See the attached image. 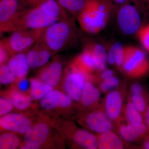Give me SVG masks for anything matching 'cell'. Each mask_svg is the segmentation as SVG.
<instances>
[{
  "mask_svg": "<svg viewBox=\"0 0 149 149\" xmlns=\"http://www.w3.org/2000/svg\"><path fill=\"white\" fill-rule=\"evenodd\" d=\"M114 10L110 0H87L77 17L80 28L89 34L99 33L106 27Z\"/></svg>",
  "mask_w": 149,
  "mask_h": 149,
  "instance_id": "1",
  "label": "cell"
},
{
  "mask_svg": "<svg viewBox=\"0 0 149 149\" xmlns=\"http://www.w3.org/2000/svg\"><path fill=\"white\" fill-rule=\"evenodd\" d=\"M148 6L140 0H130L116 9V23L118 29L123 35H137L144 24L145 13Z\"/></svg>",
  "mask_w": 149,
  "mask_h": 149,
  "instance_id": "2",
  "label": "cell"
},
{
  "mask_svg": "<svg viewBox=\"0 0 149 149\" xmlns=\"http://www.w3.org/2000/svg\"><path fill=\"white\" fill-rule=\"evenodd\" d=\"M74 18L58 21L46 28L38 41L55 54L67 48L77 36Z\"/></svg>",
  "mask_w": 149,
  "mask_h": 149,
  "instance_id": "3",
  "label": "cell"
},
{
  "mask_svg": "<svg viewBox=\"0 0 149 149\" xmlns=\"http://www.w3.org/2000/svg\"><path fill=\"white\" fill-rule=\"evenodd\" d=\"M58 22L48 16L37 6L21 9L4 31L42 29Z\"/></svg>",
  "mask_w": 149,
  "mask_h": 149,
  "instance_id": "4",
  "label": "cell"
},
{
  "mask_svg": "<svg viewBox=\"0 0 149 149\" xmlns=\"http://www.w3.org/2000/svg\"><path fill=\"white\" fill-rule=\"evenodd\" d=\"M46 28L17 30L12 32L10 35L2 39L13 56L29 50L39 40Z\"/></svg>",
  "mask_w": 149,
  "mask_h": 149,
  "instance_id": "5",
  "label": "cell"
},
{
  "mask_svg": "<svg viewBox=\"0 0 149 149\" xmlns=\"http://www.w3.org/2000/svg\"><path fill=\"white\" fill-rule=\"evenodd\" d=\"M123 70L132 76L144 74L149 69L146 53L141 49L133 46H125V54Z\"/></svg>",
  "mask_w": 149,
  "mask_h": 149,
  "instance_id": "6",
  "label": "cell"
},
{
  "mask_svg": "<svg viewBox=\"0 0 149 149\" xmlns=\"http://www.w3.org/2000/svg\"><path fill=\"white\" fill-rule=\"evenodd\" d=\"M64 74L65 91L72 100L79 101L85 87L87 74L79 70L72 63L67 68Z\"/></svg>",
  "mask_w": 149,
  "mask_h": 149,
  "instance_id": "7",
  "label": "cell"
},
{
  "mask_svg": "<svg viewBox=\"0 0 149 149\" xmlns=\"http://www.w3.org/2000/svg\"><path fill=\"white\" fill-rule=\"evenodd\" d=\"M51 128L47 123L40 122L32 125L24 134V145L22 149L42 148L51 136Z\"/></svg>",
  "mask_w": 149,
  "mask_h": 149,
  "instance_id": "8",
  "label": "cell"
},
{
  "mask_svg": "<svg viewBox=\"0 0 149 149\" xmlns=\"http://www.w3.org/2000/svg\"><path fill=\"white\" fill-rule=\"evenodd\" d=\"M32 125L29 118L19 113H8L0 118L1 128L19 134H25Z\"/></svg>",
  "mask_w": 149,
  "mask_h": 149,
  "instance_id": "9",
  "label": "cell"
},
{
  "mask_svg": "<svg viewBox=\"0 0 149 149\" xmlns=\"http://www.w3.org/2000/svg\"><path fill=\"white\" fill-rule=\"evenodd\" d=\"M60 58L57 56L50 63L43 66L38 72V78L53 87L56 86L61 80L63 71V64Z\"/></svg>",
  "mask_w": 149,
  "mask_h": 149,
  "instance_id": "10",
  "label": "cell"
},
{
  "mask_svg": "<svg viewBox=\"0 0 149 149\" xmlns=\"http://www.w3.org/2000/svg\"><path fill=\"white\" fill-rule=\"evenodd\" d=\"M54 54L49 48L38 40L27 52V61L29 68L34 69L44 66Z\"/></svg>",
  "mask_w": 149,
  "mask_h": 149,
  "instance_id": "11",
  "label": "cell"
},
{
  "mask_svg": "<svg viewBox=\"0 0 149 149\" xmlns=\"http://www.w3.org/2000/svg\"><path fill=\"white\" fill-rule=\"evenodd\" d=\"M72 99L59 91L52 90L41 99L40 105L47 110L65 109L70 106Z\"/></svg>",
  "mask_w": 149,
  "mask_h": 149,
  "instance_id": "12",
  "label": "cell"
},
{
  "mask_svg": "<svg viewBox=\"0 0 149 149\" xmlns=\"http://www.w3.org/2000/svg\"><path fill=\"white\" fill-rule=\"evenodd\" d=\"M22 9L19 0H0V32L6 28Z\"/></svg>",
  "mask_w": 149,
  "mask_h": 149,
  "instance_id": "13",
  "label": "cell"
},
{
  "mask_svg": "<svg viewBox=\"0 0 149 149\" xmlns=\"http://www.w3.org/2000/svg\"><path fill=\"white\" fill-rule=\"evenodd\" d=\"M111 120L106 113L95 111L87 116L86 123L91 130L96 133H102L111 130L113 125Z\"/></svg>",
  "mask_w": 149,
  "mask_h": 149,
  "instance_id": "14",
  "label": "cell"
},
{
  "mask_svg": "<svg viewBox=\"0 0 149 149\" xmlns=\"http://www.w3.org/2000/svg\"><path fill=\"white\" fill-rule=\"evenodd\" d=\"M27 52L13 55L8 62L10 71L17 79H24L29 72L30 68L27 61Z\"/></svg>",
  "mask_w": 149,
  "mask_h": 149,
  "instance_id": "15",
  "label": "cell"
},
{
  "mask_svg": "<svg viewBox=\"0 0 149 149\" xmlns=\"http://www.w3.org/2000/svg\"><path fill=\"white\" fill-rule=\"evenodd\" d=\"M36 6L58 21H66L72 18L70 17L67 12L62 7L57 0H43Z\"/></svg>",
  "mask_w": 149,
  "mask_h": 149,
  "instance_id": "16",
  "label": "cell"
},
{
  "mask_svg": "<svg viewBox=\"0 0 149 149\" xmlns=\"http://www.w3.org/2000/svg\"><path fill=\"white\" fill-rule=\"evenodd\" d=\"M72 64L86 74L97 70L96 63L93 54L88 48L85 47L82 53L75 59Z\"/></svg>",
  "mask_w": 149,
  "mask_h": 149,
  "instance_id": "17",
  "label": "cell"
},
{
  "mask_svg": "<svg viewBox=\"0 0 149 149\" xmlns=\"http://www.w3.org/2000/svg\"><path fill=\"white\" fill-rule=\"evenodd\" d=\"M72 141L78 146L87 149H96L99 147L98 139L87 130L78 129L73 133Z\"/></svg>",
  "mask_w": 149,
  "mask_h": 149,
  "instance_id": "18",
  "label": "cell"
},
{
  "mask_svg": "<svg viewBox=\"0 0 149 149\" xmlns=\"http://www.w3.org/2000/svg\"><path fill=\"white\" fill-rule=\"evenodd\" d=\"M122 106V100L120 93L116 91L110 92L106 100L107 114L111 120L116 119L120 115Z\"/></svg>",
  "mask_w": 149,
  "mask_h": 149,
  "instance_id": "19",
  "label": "cell"
},
{
  "mask_svg": "<svg viewBox=\"0 0 149 149\" xmlns=\"http://www.w3.org/2000/svg\"><path fill=\"white\" fill-rule=\"evenodd\" d=\"M93 54L95 61L97 70L101 71L106 69L108 63L107 51L102 44L95 42H90L85 45Z\"/></svg>",
  "mask_w": 149,
  "mask_h": 149,
  "instance_id": "20",
  "label": "cell"
},
{
  "mask_svg": "<svg viewBox=\"0 0 149 149\" xmlns=\"http://www.w3.org/2000/svg\"><path fill=\"white\" fill-rule=\"evenodd\" d=\"M146 125L143 123H130L120 128V135L123 139L128 142H132L146 133Z\"/></svg>",
  "mask_w": 149,
  "mask_h": 149,
  "instance_id": "21",
  "label": "cell"
},
{
  "mask_svg": "<svg viewBox=\"0 0 149 149\" xmlns=\"http://www.w3.org/2000/svg\"><path fill=\"white\" fill-rule=\"evenodd\" d=\"M107 51L108 62L111 65L122 68L125 54V46L119 42L114 43Z\"/></svg>",
  "mask_w": 149,
  "mask_h": 149,
  "instance_id": "22",
  "label": "cell"
},
{
  "mask_svg": "<svg viewBox=\"0 0 149 149\" xmlns=\"http://www.w3.org/2000/svg\"><path fill=\"white\" fill-rule=\"evenodd\" d=\"M98 143L99 149H121L123 148L118 136L111 130L101 133L98 138Z\"/></svg>",
  "mask_w": 149,
  "mask_h": 149,
  "instance_id": "23",
  "label": "cell"
},
{
  "mask_svg": "<svg viewBox=\"0 0 149 149\" xmlns=\"http://www.w3.org/2000/svg\"><path fill=\"white\" fill-rule=\"evenodd\" d=\"M29 96L33 100H41L50 91L53 90V86L44 83L39 78H33L30 82Z\"/></svg>",
  "mask_w": 149,
  "mask_h": 149,
  "instance_id": "24",
  "label": "cell"
},
{
  "mask_svg": "<svg viewBox=\"0 0 149 149\" xmlns=\"http://www.w3.org/2000/svg\"><path fill=\"white\" fill-rule=\"evenodd\" d=\"M100 96V92L98 89L88 82L85 83L80 100L84 106H90L97 101Z\"/></svg>",
  "mask_w": 149,
  "mask_h": 149,
  "instance_id": "25",
  "label": "cell"
},
{
  "mask_svg": "<svg viewBox=\"0 0 149 149\" xmlns=\"http://www.w3.org/2000/svg\"><path fill=\"white\" fill-rule=\"evenodd\" d=\"M62 7L76 18L84 8L87 0H57Z\"/></svg>",
  "mask_w": 149,
  "mask_h": 149,
  "instance_id": "26",
  "label": "cell"
},
{
  "mask_svg": "<svg viewBox=\"0 0 149 149\" xmlns=\"http://www.w3.org/2000/svg\"><path fill=\"white\" fill-rule=\"evenodd\" d=\"M9 97V99L12 102L14 107L19 110H24L28 108L33 100L30 96L24 95L17 91H11Z\"/></svg>",
  "mask_w": 149,
  "mask_h": 149,
  "instance_id": "27",
  "label": "cell"
},
{
  "mask_svg": "<svg viewBox=\"0 0 149 149\" xmlns=\"http://www.w3.org/2000/svg\"><path fill=\"white\" fill-rule=\"evenodd\" d=\"M18 136L11 133H5L0 136V149H15L21 145Z\"/></svg>",
  "mask_w": 149,
  "mask_h": 149,
  "instance_id": "28",
  "label": "cell"
},
{
  "mask_svg": "<svg viewBox=\"0 0 149 149\" xmlns=\"http://www.w3.org/2000/svg\"><path fill=\"white\" fill-rule=\"evenodd\" d=\"M16 77L12 72L8 65L6 64L1 65L0 68V83L3 85L11 84L15 81Z\"/></svg>",
  "mask_w": 149,
  "mask_h": 149,
  "instance_id": "29",
  "label": "cell"
},
{
  "mask_svg": "<svg viewBox=\"0 0 149 149\" xmlns=\"http://www.w3.org/2000/svg\"><path fill=\"white\" fill-rule=\"evenodd\" d=\"M126 116L129 123H142V117L140 112L132 102L128 103L126 107Z\"/></svg>",
  "mask_w": 149,
  "mask_h": 149,
  "instance_id": "30",
  "label": "cell"
},
{
  "mask_svg": "<svg viewBox=\"0 0 149 149\" xmlns=\"http://www.w3.org/2000/svg\"><path fill=\"white\" fill-rule=\"evenodd\" d=\"M136 35L142 46L149 52V23L141 27Z\"/></svg>",
  "mask_w": 149,
  "mask_h": 149,
  "instance_id": "31",
  "label": "cell"
},
{
  "mask_svg": "<svg viewBox=\"0 0 149 149\" xmlns=\"http://www.w3.org/2000/svg\"><path fill=\"white\" fill-rule=\"evenodd\" d=\"M119 81L117 77L113 76L109 78L103 80L101 83L100 88L102 92H106L117 87Z\"/></svg>",
  "mask_w": 149,
  "mask_h": 149,
  "instance_id": "32",
  "label": "cell"
},
{
  "mask_svg": "<svg viewBox=\"0 0 149 149\" xmlns=\"http://www.w3.org/2000/svg\"><path fill=\"white\" fill-rule=\"evenodd\" d=\"M14 106L11 101L8 98H0V116L1 117L8 114L13 110Z\"/></svg>",
  "mask_w": 149,
  "mask_h": 149,
  "instance_id": "33",
  "label": "cell"
},
{
  "mask_svg": "<svg viewBox=\"0 0 149 149\" xmlns=\"http://www.w3.org/2000/svg\"><path fill=\"white\" fill-rule=\"evenodd\" d=\"M11 54L6 46L3 40L2 39L0 41V64H6L8 62L12 56Z\"/></svg>",
  "mask_w": 149,
  "mask_h": 149,
  "instance_id": "34",
  "label": "cell"
},
{
  "mask_svg": "<svg viewBox=\"0 0 149 149\" xmlns=\"http://www.w3.org/2000/svg\"><path fill=\"white\" fill-rule=\"evenodd\" d=\"M132 103L140 112L144 111L146 109V103L142 95L133 94Z\"/></svg>",
  "mask_w": 149,
  "mask_h": 149,
  "instance_id": "35",
  "label": "cell"
},
{
  "mask_svg": "<svg viewBox=\"0 0 149 149\" xmlns=\"http://www.w3.org/2000/svg\"><path fill=\"white\" fill-rule=\"evenodd\" d=\"M30 86L31 85L29 84V81L25 78L21 79L18 83V89L22 92L28 91Z\"/></svg>",
  "mask_w": 149,
  "mask_h": 149,
  "instance_id": "36",
  "label": "cell"
},
{
  "mask_svg": "<svg viewBox=\"0 0 149 149\" xmlns=\"http://www.w3.org/2000/svg\"><path fill=\"white\" fill-rule=\"evenodd\" d=\"M131 91L133 94L142 95L143 93V87L139 83H135L131 87Z\"/></svg>",
  "mask_w": 149,
  "mask_h": 149,
  "instance_id": "37",
  "label": "cell"
},
{
  "mask_svg": "<svg viewBox=\"0 0 149 149\" xmlns=\"http://www.w3.org/2000/svg\"><path fill=\"white\" fill-rule=\"evenodd\" d=\"M101 71L100 77L103 80H106L113 76L114 72L111 70L106 69Z\"/></svg>",
  "mask_w": 149,
  "mask_h": 149,
  "instance_id": "38",
  "label": "cell"
},
{
  "mask_svg": "<svg viewBox=\"0 0 149 149\" xmlns=\"http://www.w3.org/2000/svg\"><path fill=\"white\" fill-rule=\"evenodd\" d=\"M114 6L115 9H117L118 7L129 1L130 0H110Z\"/></svg>",
  "mask_w": 149,
  "mask_h": 149,
  "instance_id": "39",
  "label": "cell"
},
{
  "mask_svg": "<svg viewBox=\"0 0 149 149\" xmlns=\"http://www.w3.org/2000/svg\"><path fill=\"white\" fill-rule=\"evenodd\" d=\"M35 1V0H25L23 3L24 4L30 6V7H31L33 5Z\"/></svg>",
  "mask_w": 149,
  "mask_h": 149,
  "instance_id": "40",
  "label": "cell"
},
{
  "mask_svg": "<svg viewBox=\"0 0 149 149\" xmlns=\"http://www.w3.org/2000/svg\"><path fill=\"white\" fill-rule=\"evenodd\" d=\"M42 1H43V0H35V1L34 2V3H33V5H32V7L36 6L39 3H40V2Z\"/></svg>",
  "mask_w": 149,
  "mask_h": 149,
  "instance_id": "41",
  "label": "cell"
},
{
  "mask_svg": "<svg viewBox=\"0 0 149 149\" xmlns=\"http://www.w3.org/2000/svg\"><path fill=\"white\" fill-rule=\"evenodd\" d=\"M140 1L149 7V0H140Z\"/></svg>",
  "mask_w": 149,
  "mask_h": 149,
  "instance_id": "42",
  "label": "cell"
},
{
  "mask_svg": "<svg viewBox=\"0 0 149 149\" xmlns=\"http://www.w3.org/2000/svg\"><path fill=\"white\" fill-rule=\"evenodd\" d=\"M146 122L148 125H149V108L148 110V113H147L146 117Z\"/></svg>",
  "mask_w": 149,
  "mask_h": 149,
  "instance_id": "43",
  "label": "cell"
},
{
  "mask_svg": "<svg viewBox=\"0 0 149 149\" xmlns=\"http://www.w3.org/2000/svg\"><path fill=\"white\" fill-rule=\"evenodd\" d=\"M144 148L146 149H149V141H148L145 143Z\"/></svg>",
  "mask_w": 149,
  "mask_h": 149,
  "instance_id": "44",
  "label": "cell"
},
{
  "mask_svg": "<svg viewBox=\"0 0 149 149\" xmlns=\"http://www.w3.org/2000/svg\"><path fill=\"white\" fill-rule=\"evenodd\" d=\"M19 1H22V2H24V1H25V0H19Z\"/></svg>",
  "mask_w": 149,
  "mask_h": 149,
  "instance_id": "45",
  "label": "cell"
}]
</instances>
